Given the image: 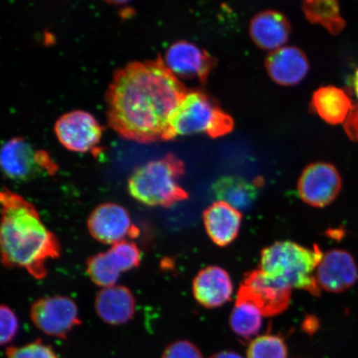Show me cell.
<instances>
[{
  "label": "cell",
  "mask_w": 358,
  "mask_h": 358,
  "mask_svg": "<svg viewBox=\"0 0 358 358\" xmlns=\"http://www.w3.org/2000/svg\"><path fill=\"white\" fill-rule=\"evenodd\" d=\"M189 91L159 55L129 62L115 71L106 91L110 127L141 144L164 141L169 119Z\"/></svg>",
  "instance_id": "1"
},
{
  "label": "cell",
  "mask_w": 358,
  "mask_h": 358,
  "mask_svg": "<svg viewBox=\"0 0 358 358\" xmlns=\"http://www.w3.org/2000/svg\"><path fill=\"white\" fill-rule=\"evenodd\" d=\"M0 244L3 261L24 268L36 278L46 275L47 263L57 258L60 245L34 206L6 189L1 192Z\"/></svg>",
  "instance_id": "2"
},
{
  "label": "cell",
  "mask_w": 358,
  "mask_h": 358,
  "mask_svg": "<svg viewBox=\"0 0 358 358\" xmlns=\"http://www.w3.org/2000/svg\"><path fill=\"white\" fill-rule=\"evenodd\" d=\"M323 257L317 245L307 248L290 241H277L262 250L259 268L290 289H302L319 297L322 290L315 272Z\"/></svg>",
  "instance_id": "3"
},
{
  "label": "cell",
  "mask_w": 358,
  "mask_h": 358,
  "mask_svg": "<svg viewBox=\"0 0 358 358\" xmlns=\"http://www.w3.org/2000/svg\"><path fill=\"white\" fill-rule=\"evenodd\" d=\"M185 169L182 161L173 154L150 160L134 169L129 177V194L150 207H172L189 199V194L179 185Z\"/></svg>",
  "instance_id": "4"
},
{
  "label": "cell",
  "mask_w": 358,
  "mask_h": 358,
  "mask_svg": "<svg viewBox=\"0 0 358 358\" xmlns=\"http://www.w3.org/2000/svg\"><path fill=\"white\" fill-rule=\"evenodd\" d=\"M234 127V120L212 98L200 91H189L169 119L164 141L194 134L218 138L231 133Z\"/></svg>",
  "instance_id": "5"
},
{
  "label": "cell",
  "mask_w": 358,
  "mask_h": 358,
  "mask_svg": "<svg viewBox=\"0 0 358 358\" xmlns=\"http://www.w3.org/2000/svg\"><path fill=\"white\" fill-rule=\"evenodd\" d=\"M0 163L3 173L15 181L52 176L57 170V165L46 151L34 149L20 137L12 138L4 143Z\"/></svg>",
  "instance_id": "6"
},
{
  "label": "cell",
  "mask_w": 358,
  "mask_h": 358,
  "mask_svg": "<svg viewBox=\"0 0 358 358\" xmlns=\"http://www.w3.org/2000/svg\"><path fill=\"white\" fill-rule=\"evenodd\" d=\"M292 289L271 278L259 268L246 273L236 299L256 306L264 317L280 315L287 310Z\"/></svg>",
  "instance_id": "7"
},
{
  "label": "cell",
  "mask_w": 358,
  "mask_h": 358,
  "mask_svg": "<svg viewBox=\"0 0 358 358\" xmlns=\"http://www.w3.org/2000/svg\"><path fill=\"white\" fill-rule=\"evenodd\" d=\"M343 181L333 164L313 163L303 169L298 181V194L304 203L323 208L338 198Z\"/></svg>",
  "instance_id": "8"
},
{
  "label": "cell",
  "mask_w": 358,
  "mask_h": 358,
  "mask_svg": "<svg viewBox=\"0 0 358 358\" xmlns=\"http://www.w3.org/2000/svg\"><path fill=\"white\" fill-rule=\"evenodd\" d=\"M31 319L43 334L56 338H66L80 324L77 304L65 296L39 299L33 304Z\"/></svg>",
  "instance_id": "9"
},
{
  "label": "cell",
  "mask_w": 358,
  "mask_h": 358,
  "mask_svg": "<svg viewBox=\"0 0 358 358\" xmlns=\"http://www.w3.org/2000/svg\"><path fill=\"white\" fill-rule=\"evenodd\" d=\"M58 141L67 150L91 151L100 142L102 127L89 112L76 110L60 116L55 125Z\"/></svg>",
  "instance_id": "10"
},
{
  "label": "cell",
  "mask_w": 358,
  "mask_h": 358,
  "mask_svg": "<svg viewBox=\"0 0 358 358\" xmlns=\"http://www.w3.org/2000/svg\"><path fill=\"white\" fill-rule=\"evenodd\" d=\"M87 227L94 238L106 245H114L138 234L127 210L113 203L98 206L90 215Z\"/></svg>",
  "instance_id": "11"
},
{
  "label": "cell",
  "mask_w": 358,
  "mask_h": 358,
  "mask_svg": "<svg viewBox=\"0 0 358 358\" xmlns=\"http://www.w3.org/2000/svg\"><path fill=\"white\" fill-rule=\"evenodd\" d=\"M164 64L178 78H196L207 83L217 59L195 44L181 40L171 45L165 52Z\"/></svg>",
  "instance_id": "12"
},
{
  "label": "cell",
  "mask_w": 358,
  "mask_h": 358,
  "mask_svg": "<svg viewBox=\"0 0 358 358\" xmlns=\"http://www.w3.org/2000/svg\"><path fill=\"white\" fill-rule=\"evenodd\" d=\"M315 278L320 288L329 293H342L355 285L358 268L355 258L345 250L334 249L324 255Z\"/></svg>",
  "instance_id": "13"
},
{
  "label": "cell",
  "mask_w": 358,
  "mask_h": 358,
  "mask_svg": "<svg viewBox=\"0 0 358 358\" xmlns=\"http://www.w3.org/2000/svg\"><path fill=\"white\" fill-rule=\"evenodd\" d=\"M192 293L200 306L207 308H219L231 301L234 284L224 268L208 266L195 276L192 281Z\"/></svg>",
  "instance_id": "14"
},
{
  "label": "cell",
  "mask_w": 358,
  "mask_h": 358,
  "mask_svg": "<svg viewBox=\"0 0 358 358\" xmlns=\"http://www.w3.org/2000/svg\"><path fill=\"white\" fill-rule=\"evenodd\" d=\"M268 76L280 86H294L306 77L310 69L308 58L301 49L284 46L272 51L266 60Z\"/></svg>",
  "instance_id": "15"
},
{
  "label": "cell",
  "mask_w": 358,
  "mask_h": 358,
  "mask_svg": "<svg viewBox=\"0 0 358 358\" xmlns=\"http://www.w3.org/2000/svg\"><path fill=\"white\" fill-rule=\"evenodd\" d=\"M203 220L213 243L226 248L238 236L243 214L225 201H217L204 210Z\"/></svg>",
  "instance_id": "16"
},
{
  "label": "cell",
  "mask_w": 358,
  "mask_h": 358,
  "mask_svg": "<svg viewBox=\"0 0 358 358\" xmlns=\"http://www.w3.org/2000/svg\"><path fill=\"white\" fill-rule=\"evenodd\" d=\"M95 308L98 316L106 324L122 325L132 320L136 313V299L128 288L115 285L101 289L97 294Z\"/></svg>",
  "instance_id": "17"
},
{
  "label": "cell",
  "mask_w": 358,
  "mask_h": 358,
  "mask_svg": "<svg viewBox=\"0 0 358 358\" xmlns=\"http://www.w3.org/2000/svg\"><path fill=\"white\" fill-rule=\"evenodd\" d=\"M290 34V24L281 13L266 10L255 16L250 24V35L259 48L275 51L284 47Z\"/></svg>",
  "instance_id": "18"
},
{
  "label": "cell",
  "mask_w": 358,
  "mask_h": 358,
  "mask_svg": "<svg viewBox=\"0 0 358 358\" xmlns=\"http://www.w3.org/2000/svg\"><path fill=\"white\" fill-rule=\"evenodd\" d=\"M262 185V179L250 182L240 176H225L213 183L212 192L217 201H225L241 213L252 208Z\"/></svg>",
  "instance_id": "19"
},
{
  "label": "cell",
  "mask_w": 358,
  "mask_h": 358,
  "mask_svg": "<svg viewBox=\"0 0 358 358\" xmlns=\"http://www.w3.org/2000/svg\"><path fill=\"white\" fill-rule=\"evenodd\" d=\"M353 106L346 92L333 86L317 89L312 98L313 109L330 124L345 122Z\"/></svg>",
  "instance_id": "20"
},
{
  "label": "cell",
  "mask_w": 358,
  "mask_h": 358,
  "mask_svg": "<svg viewBox=\"0 0 358 358\" xmlns=\"http://www.w3.org/2000/svg\"><path fill=\"white\" fill-rule=\"evenodd\" d=\"M302 10L312 24L323 26L331 34H338L345 28L346 22L340 13L339 3L334 0L304 1Z\"/></svg>",
  "instance_id": "21"
},
{
  "label": "cell",
  "mask_w": 358,
  "mask_h": 358,
  "mask_svg": "<svg viewBox=\"0 0 358 358\" xmlns=\"http://www.w3.org/2000/svg\"><path fill=\"white\" fill-rule=\"evenodd\" d=\"M263 317L261 310L253 303L236 299L230 316V327L237 337L249 341L261 331Z\"/></svg>",
  "instance_id": "22"
},
{
  "label": "cell",
  "mask_w": 358,
  "mask_h": 358,
  "mask_svg": "<svg viewBox=\"0 0 358 358\" xmlns=\"http://www.w3.org/2000/svg\"><path fill=\"white\" fill-rule=\"evenodd\" d=\"M248 358H287L288 348L279 335L265 334L250 342Z\"/></svg>",
  "instance_id": "23"
},
{
  "label": "cell",
  "mask_w": 358,
  "mask_h": 358,
  "mask_svg": "<svg viewBox=\"0 0 358 358\" xmlns=\"http://www.w3.org/2000/svg\"><path fill=\"white\" fill-rule=\"evenodd\" d=\"M87 273L94 283L102 289L117 285L122 275L111 263L106 252L97 254L89 259Z\"/></svg>",
  "instance_id": "24"
},
{
  "label": "cell",
  "mask_w": 358,
  "mask_h": 358,
  "mask_svg": "<svg viewBox=\"0 0 358 358\" xmlns=\"http://www.w3.org/2000/svg\"><path fill=\"white\" fill-rule=\"evenodd\" d=\"M106 252L120 274L131 271L140 265L141 250L131 241H124L122 243L111 245Z\"/></svg>",
  "instance_id": "25"
},
{
  "label": "cell",
  "mask_w": 358,
  "mask_h": 358,
  "mask_svg": "<svg viewBox=\"0 0 358 358\" xmlns=\"http://www.w3.org/2000/svg\"><path fill=\"white\" fill-rule=\"evenodd\" d=\"M6 358H59L52 348L41 341L6 349Z\"/></svg>",
  "instance_id": "26"
},
{
  "label": "cell",
  "mask_w": 358,
  "mask_h": 358,
  "mask_svg": "<svg viewBox=\"0 0 358 358\" xmlns=\"http://www.w3.org/2000/svg\"><path fill=\"white\" fill-rule=\"evenodd\" d=\"M0 324H1V345L10 343L19 332V320L10 308L2 306L0 308Z\"/></svg>",
  "instance_id": "27"
},
{
  "label": "cell",
  "mask_w": 358,
  "mask_h": 358,
  "mask_svg": "<svg viewBox=\"0 0 358 358\" xmlns=\"http://www.w3.org/2000/svg\"><path fill=\"white\" fill-rule=\"evenodd\" d=\"M161 358H203V356L195 344L187 340H178L164 349Z\"/></svg>",
  "instance_id": "28"
},
{
  "label": "cell",
  "mask_w": 358,
  "mask_h": 358,
  "mask_svg": "<svg viewBox=\"0 0 358 358\" xmlns=\"http://www.w3.org/2000/svg\"><path fill=\"white\" fill-rule=\"evenodd\" d=\"M344 129L352 141L358 142V105L353 106L344 123Z\"/></svg>",
  "instance_id": "29"
},
{
  "label": "cell",
  "mask_w": 358,
  "mask_h": 358,
  "mask_svg": "<svg viewBox=\"0 0 358 358\" xmlns=\"http://www.w3.org/2000/svg\"><path fill=\"white\" fill-rule=\"evenodd\" d=\"M209 358H243L238 353L234 351H222L215 353Z\"/></svg>",
  "instance_id": "30"
},
{
  "label": "cell",
  "mask_w": 358,
  "mask_h": 358,
  "mask_svg": "<svg viewBox=\"0 0 358 358\" xmlns=\"http://www.w3.org/2000/svg\"><path fill=\"white\" fill-rule=\"evenodd\" d=\"M352 86L355 89L356 96L358 98V69L356 70L355 76L352 78Z\"/></svg>",
  "instance_id": "31"
}]
</instances>
